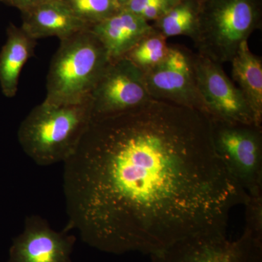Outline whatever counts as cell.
I'll use <instances>...</instances> for the list:
<instances>
[{
	"instance_id": "cell-19",
	"label": "cell",
	"mask_w": 262,
	"mask_h": 262,
	"mask_svg": "<svg viewBox=\"0 0 262 262\" xmlns=\"http://www.w3.org/2000/svg\"><path fill=\"white\" fill-rule=\"evenodd\" d=\"M5 1L18 8L22 13H24L45 0H5Z\"/></svg>"
},
{
	"instance_id": "cell-13",
	"label": "cell",
	"mask_w": 262,
	"mask_h": 262,
	"mask_svg": "<svg viewBox=\"0 0 262 262\" xmlns=\"http://www.w3.org/2000/svg\"><path fill=\"white\" fill-rule=\"evenodd\" d=\"M37 40L21 27L10 24L7 39L0 51V89L7 98H13L18 89L24 66L34 54Z\"/></svg>"
},
{
	"instance_id": "cell-6",
	"label": "cell",
	"mask_w": 262,
	"mask_h": 262,
	"mask_svg": "<svg viewBox=\"0 0 262 262\" xmlns=\"http://www.w3.org/2000/svg\"><path fill=\"white\" fill-rule=\"evenodd\" d=\"M150 258L151 262H262V235L245 227L234 241L227 234L193 237Z\"/></svg>"
},
{
	"instance_id": "cell-8",
	"label": "cell",
	"mask_w": 262,
	"mask_h": 262,
	"mask_svg": "<svg viewBox=\"0 0 262 262\" xmlns=\"http://www.w3.org/2000/svg\"><path fill=\"white\" fill-rule=\"evenodd\" d=\"M144 73L127 58L110 61L91 94L92 119L130 111L147 102Z\"/></svg>"
},
{
	"instance_id": "cell-12",
	"label": "cell",
	"mask_w": 262,
	"mask_h": 262,
	"mask_svg": "<svg viewBox=\"0 0 262 262\" xmlns=\"http://www.w3.org/2000/svg\"><path fill=\"white\" fill-rule=\"evenodd\" d=\"M89 29L102 43L110 61L123 58L139 40L155 30L149 22L122 8Z\"/></svg>"
},
{
	"instance_id": "cell-18",
	"label": "cell",
	"mask_w": 262,
	"mask_h": 262,
	"mask_svg": "<svg viewBox=\"0 0 262 262\" xmlns=\"http://www.w3.org/2000/svg\"><path fill=\"white\" fill-rule=\"evenodd\" d=\"M181 0H129L122 9L139 15L146 21H155L178 4Z\"/></svg>"
},
{
	"instance_id": "cell-14",
	"label": "cell",
	"mask_w": 262,
	"mask_h": 262,
	"mask_svg": "<svg viewBox=\"0 0 262 262\" xmlns=\"http://www.w3.org/2000/svg\"><path fill=\"white\" fill-rule=\"evenodd\" d=\"M233 80L238 84L246 100L256 125L262 123V59L253 54L248 41L242 43L232 61Z\"/></svg>"
},
{
	"instance_id": "cell-20",
	"label": "cell",
	"mask_w": 262,
	"mask_h": 262,
	"mask_svg": "<svg viewBox=\"0 0 262 262\" xmlns=\"http://www.w3.org/2000/svg\"><path fill=\"white\" fill-rule=\"evenodd\" d=\"M117 1L119 2V3H120V5H122L124 4V3H126V2L129 1V0H117Z\"/></svg>"
},
{
	"instance_id": "cell-2",
	"label": "cell",
	"mask_w": 262,
	"mask_h": 262,
	"mask_svg": "<svg viewBox=\"0 0 262 262\" xmlns=\"http://www.w3.org/2000/svg\"><path fill=\"white\" fill-rule=\"evenodd\" d=\"M91 119V99L74 104L43 101L20 123L19 144L38 165L64 163L75 153Z\"/></svg>"
},
{
	"instance_id": "cell-9",
	"label": "cell",
	"mask_w": 262,
	"mask_h": 262,
	"mask_svg": "<svg viewBox=\"0 0 262 262\" xmlns=\"http://www.w3.org/2000/svg\"><path fill=\"white\" fill-rule=\"evenodd\" d=\"M194 56V53L186 48L170 46L166 58L144 73V84L150 97L204 113L196 87Z\"/></svg>"
},
{
	"instance_id": "cell-15",
	"label": "cell",
	"mask_w": 262,
	"mask_h": 262,
	"mask_svg": "<svg viewBox=\"0 0 262 262\" xmlns=\"http://www.w3.org/2000/svg\"><path fill=\"white\" fill-rule=\"evenodd\" d=\"M201 4L198 0H181L166 14L155 20L153 27L168 39L177 36L195 35Z\"/></svg>"
},
{
	"instance_id": "cell-5",
	"label": "cell",
	"mask_w": 262,
	"mask_h": 262,
	"mask_svg": "<svg viewBox=\"0 0 262 262\" xmlns=\"http://www.w3.org/2000/svg\"><path fill=\"white\" fill-rule=\"evenodd\" d=\"M217 155L249 198L262 196V128L211 120Z\"/></svg>"
},
{
	"instance_id": "cell-7",
	"label": "cell",
	"mask_w": 262,
	"mask_h": 262,
	"mask_svg": "<svg viewBox=\"0 0 262 262\" xmlns=\"http://www.w3.org/2000/svg\"><path fill=\"white\" fill-rule=\"evenodd\" d=\"M194 69L196 87L207 116L211 120L229 123L256 125L244 95L229 78L222 65L196 53Z\"/></svg>"
},
{
	"instance_id": "cell-16",
	"label": "cell",
	"mask_w": 262,
	"mask_h": 262,
	"mask_svg": "<svg viewBox=\"0 0 262 262\" xmlns=\"http://www.w3.org/2000/svg\"><path fill=\"white\" fill-rule=\"evenodd\" d=\"M169 48L167 38L155 29L139 40L124 58L145 73L166 58Z\"/></svg>"
},
{
	"instance_id": "cell-4",
	"label": "cell",
	"mask_w": 262,
	"mask_h": 262,
	"mask_svg": "<svg viewBox=\"0 0 262 262\" xmlns=\"http://www.w3.org/2000/svg\"><path fill=\"white\" fill-rule=\"evenodd\" d=\"M262 24V0H205L192 39L199 54L222 65Z\"/></svg>"
},
{
	"instance_id": "cell-10",
	"label": "cell",
	"mask_w": 262,
	"mask_h": 262,
	"mask_svg": "<svg viewBox=\"0 0 262 262\" xmlns=\"http://www.w3.org/2000/svg\"><path fill=\"white\" fill-rule=\"evenodd\" d=\"M75 237L57 232L39 215L27 216L23 232L13 239L8 262H72Z\"/></svg>"
},
{
	"instance_id": "cell-1",
	"label": "cell",
	"mask_w": 262,
	"mask_h": 262,
	"mask_svg": "<svg viewBox=\"0 0 262 262\" xmlns=\"http://www.w3.org/2000/svg\"><path fill=\"white\" fill-rule=\"evenodd\" d=\"M69 223L103 252H163L177 243L227 234L247 193L217 155L211 119L151 98L91 119L63 163Z\"/></svg>"
},
{
	"instance_id": "cell-11",
	"label": "cell",
	"mask_w": 262,
	"mask_h": 262,
	"mask_svg": "<svg viewBox=\"0 0 262 262\" xmlns=\"http://www.w3.org/2000/svg\"><path fill=\"white\" fill-rule=\"evenodd\" d=\"M21 28L33 39L50 37L67 39L90 28L76 16L63 0H45L24 12Z\"/></svg>"
},
{
	"instance_id": "cell-21",
	"label": "cell",
	"mask_w": 262,
	"mask_h": 262,
	"mask_svg": "<svg viewBox=\"0 0 262 262\" xmlns=\"http://www.w3.org/2000/svg\"><path fill=\"white\" fill-rule=\"evenodd\" d=\"M198 1L199 2L200 4H201V3H203V2H204L205 0H198Z\"/></svg>"
},
{
	"instance_id": "cell-3",
	"label": "cell",
	"mask_w": 262,
	"mask_h": 262,
	"mask_svg": "<svg viewBox=\"0 0 262 262\" xmlns=\"http://www.w3.org/2000/svg\"><path fill=\"white\" fill-rule=\"evenodd\" d=\"M110 61L102 43L90 29L60 40L48 70L44 101L54 104L89 101Z\"/></svg>"
},
{
	"instance_id": "cell-17",
	"label": "cell",
	"mask_w": 262,
	"mask_h": 262,
	"mask_svg": "<svg viewBox=\"0 0 262 262\" xmlns=\"http://www.w3.org/2000/svg\"><path fill=\"white\" fill-rule=\"evenodd\" d=\"M71 11L90 27L121 10L117 0H63Z\"/></svg>"
}]
</instances>
